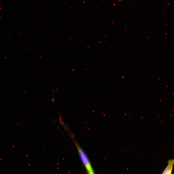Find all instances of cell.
<instances>
[{
  "label": "cell",
  "mask_w": 174,
  "mask_h": 174,
  "mask_svg": "<svg viewBox=\"0 0 174 174\" xmlns=\"http://www.w3.org/2000/svg\"><path fill=\"white\" fill-rule=\"evenodd\" d=\"M174 164V159L170 160H169L168 164L163 172L162 174H172Z\"/></svg>",
  "instance_id": "cell-2"
},
{
  "label": "cell",
  "mask_w": 174,
  "mask_h": 174,
  "mask_svg": "<svg viewBox=\"0 0 174 174\" xmlns=\"http://www.w3.org/2000/svg\"><path fill=\"white\" fill-rule=\"evenodd\" d=\"M74 141L81 161L87 173L91 174H94L90 161L86 153L77 143L75 141Z\"/></svg>",
  "instance_id": "cell-1"
}]
</instances>
